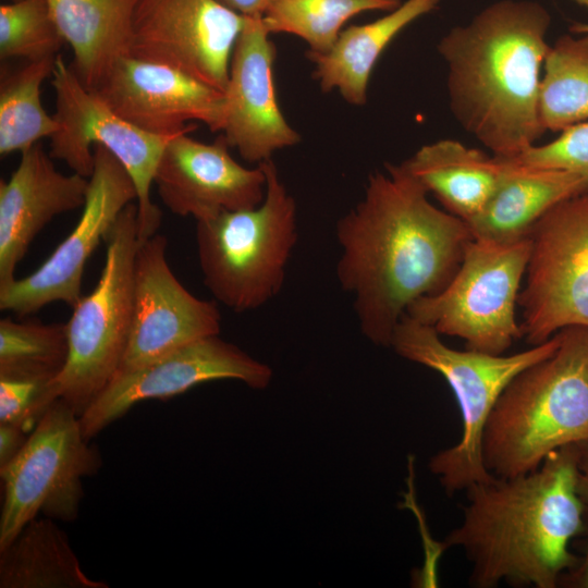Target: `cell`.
<instances>
[{
	"mask_svg": "<svg viewBox=\"0 0 588 588\" xmlns=\"http://www.w3.org/2000/svg\"><path fill=\"white\" fill-rule=\"evenodd\" d=\"M400 0H272L262 14L269 34L302 38L308 52L323 54L338 40L343 25L366 11H392Z\"/></svg>",
	"mask_w": 588,
	"mask_h": 588,
	"instance_id": "4316f807",
	"label": "cell"
},
{
	"mask_svg": "<svg viewBox=\"0 0 588 588\" xmlns=\"http://www.w3.org/2000/svg\"><path fill=\"white\" fill-rule=\"evenodd\" d=\"M138 128L159 136L193 132L194 121L211 132L225 122L224 91L174 68L120 57L91 90Z\"/></svg>",
	"mask_w": 588,
	"mask_h": 588,
	"instance_id": "2e32d148",
	"label": "cell"
},
{
	"mask_svg": "<svg viewBox=\"0 0 588 588\" xmlns=\"http://www.w3.org/2000/svg\"><path fill=\"white\" fill-rule=\"evenodd\" d=\"M560 332L548 341L512 355H493L448 346L430 326L404 314L390 347L413 363L440 373L454 393L462 418L460 441L436 453L429 462L448 494L491 480L482 460L487 419L509 382L528 366L550 356L559 346Z\"/></svg>",
	"mask_w": 588,
	"mask_h": 588,
	"instance_id": "8992f818",
	"label": "cell"
},
{
	"mask_svg": "<svg viewBox=\"0 0 588 588\" xmlns=\"http://www.w3.org/2000/svg\"><path fill=\"white\" fill-rule=\"evenodd\" d=\"M56 58L28 61L22 69L2 75L0 86V154L25 151L59 125L41 103L40 87L52 76Z\"/></svg>",
	"mask_w": 588,
	"mask_h": 588,
	"instance_id": "484cf974",
	"label": "cell"
},
{
	"mask_svg": "<svg viewBox=\"0 0 588 588\" xmlns=\"http://www.w3.org/2000/svg\"><path fill=\"white\" fill-rule=\"evenodd\" d=\"M94 171L83 212L72 232L33 273L0 290V309L24 317L62 302L74 307L82 297L86 262L119 217L137 200L135 185L119 160L94 146Z\"/></svg>",
	"mask_w": 588,
	"mask_h": 588,
	"instance_id": "4fadbf2b",
	"label": "cell"
},
{
	"mask_svg": "<svg viewBox=\"0 0 588 588\" xmlns=\"http://www.w3.org/2000/svg\"><path fill=\"white\" fill-rule=\"evenodd\" d=\"M573 1L588 9V0H573Z\"/></svg>",
	"mask_w": 588,
	"mask_h": 588,
	"instance_id": "8d00e7d4",
	"label": "cell"
},
{
	"mask_svg": "<svg viewBox=\"0 0 588 588\" xmlns=\"http://www.w3.org/2000/svg\"><path fill=\"white\" fill-rule=\"evenodd\" d=\"M440 0H406L384 16L343 29L330 51L306 52L323 93L334 89L348 103L363 106L372 70L388 45L407 25L437 8Z\"/></svg>",
	"mask_w": 588,
	"mask_h": 588,
	"instance_id": "44dd1931",
	"label": "cell"
},
{
	"mask_svg": "<svg viewBox=\"0 0 588 588\" xmlns=\"http://www.w3.org/2000/svg\"><path fill=\"white\" fill-rule=\"evenodd\" d=\"M226 8L245 16L262 15L272 0H218Z\"/></svg>",
	"mask_w": 588,
	"mask_h": 588,
	"instance_id": "e575fe53",
	"label": "cell"
},
{
	"mask_svg": "<svg viewBox=\"0 0 588 588\" xmlns=\"http://www.w3.org/2000/svg\"><path fill=\"white\" fill-rule=\"evenodd\" d=\"M584 532L587 534L584 555L579 558L575 566L561 576L559 586L588 588V511L586 513V528Z\"/></svg>",
	"mask_w": 588,
	"mask_h": 588,
	"instance_id": "d6a6232c",
	"label": "cell"
},
{
	"mask_svg": "<svg viewBox=\"0 0 588 588\" xmlns=\"http://www.w3.org/2000/svg\"><path fill=\"white\" fill-rule=\"evenodd\" d=\"M266 193L255 208L197 220L195 240L205 286L225 307L257 309L281 291L297 242V206L272 159L259 163Z\"/></svg>",
	"mask_w": 588,
	"mask_h": 588,
	"instance_id": "5b68a950",
	"label": "cell"
},
{
	"mask_svg": "<svg viewBox=\"0 0 588 588\" xmlns=\"http://www.w3.org/2000/svg\"><path fill=\"white\" fill-rule=\"evenodd\" d=\"M229 148L222 134L212 143L194 139L188 132L174 135L154 176L163 205L172 213L191 216L195 221L259 206L266 193L264 169L240 164Z\"/></svg>",
	"mask_w": 588,
	"mask_h": 588,
	"instance_id": "e0dca14e",
	"label": "cell"
},
{
	"mask_svg": "<svg viewBox=\"0 0 588 588\" xmlns=\"http://www.w3.org/2000/svg\"><path fill=\"white\" fill-rule=\"evenodd\" d=\"M57 373L0 371V424H13L30 433L60 399Z\"/></svg>",
	"mask_w": 588,
	"mask_h": 588,
	"instance_id": "f546056e",
	"label": "cell"
},
{
	"mask_svg": "<svg viewBox=\"0 0 588 588\" xmlns=\"http://www.w3.org/2000/svg\"><path fill=\"white\" fill-rule=\"evenodd\" d=\"M82 432L79 417L58 399L20 453L0 467L3 503L0 550L38 514L71 523L84 497L83 478L101 468L99 450Z\"/></svg>",
	"mask_w": 588,
	"mask_h": 588,
	"instance_id": "9c48e42d",
	"label": "cell"
},
{
	"mask_svg": "<svg viewBox=\"0 0 588 588\" xmlns=\"http://www.w3.org/2000/svg\"><path fill=\"white\" fill-rule=\"evenodd\" d=\"M29 433L13 424H0V467L12 461L25 445Z\"/></svg>",
	"mask_w": 588,
	"mask_h": 588,
	"instance_id": "1f68e13d",
	"label": "cell"
},
{
	"mask_svg": "<svg viewBox=\"0 0 588 588\" xmlns=\"http://www.w3.org/2000/svg\"><path fill=\"white\" fill-rule=\"evenodd\" d=\"M89 177L59 172L38 143L22 152L10 179L0 181V290L15 278L37 234L57 216L83 207Z\"/></svg>",
	"mask_w": 588,
	"mask_h": 588,
	"instance_id": "d6986e66",
	"label": "cell"
},
{
	"mask_svg": "<svg viewBox=\"0 0 588 588\" xmlns=\"http://www.w3.org/2000/svg\"><path fill=\"white\" fill-rule=\"evenodd\" d=\"M10 1L15 2V1H20V0H10Z\"/></svg>",
	"mask_w": 588,
	"mask_h": 588,
	"instance_id": "74e56055",
	"label": "cell"
},
{
	"mask_svg": "<svg viewBox=\"0 0 588 588\" xmlns=\"http://www.w3.org/2000/svg\"><path fill=\"white\" fill-rule=\"evenodd\" d=\"M138 208L128 204L106 235L105 265L95 289L82 295L65 323L69 356L56 382L81 417L117 375L133 318V270L139 244Z\"/></svg>",
	"mask_w": 588,
	"mask_h": 588,
	"instance_id": "52a82bcc",
	"label": "cell"
},
{
	"mask_svg": "<svg viewBox=\"0 0 588 588\" xmlns=\"http://www.w3.org/2000/svg\"><path fill=\"white\" fill-rule=\"evenodd\" d=\"M559 332L558 348L517 373L487 419L482 460L495 477L527 474L551 452L588 440V329Z\"/></svg>",
	"mask_w": 588,
	"mask_h": 588,
	"instance_id": "277c9868",
	"label": "cell"
},
{
	"mask_svg": "<svg viewBox=\"0 0 588 588\" xmlns=\"http://www.w3.org/2000/svg\"><path fill=\"white\" fill-rule=\"evenodd\" d=\"M51 16L73 51L70 64L94 90L112 64L128 54L131 0H47Z\"/></svg>",
	"mask_w": 588,
	"mask_h": 588,
	"instance_id": "603a6c76",
	"label": "cell"
},
{
	"mask_svg": "<svg viewBox=\"0 0 588 588\" xmlns=\"http://www.w3.org/2000/svg\"><path fill=\"white\" fill-rule=\"evenodd\" d=\"M400 164L369 174L363 199L336 223V275L354 295L364 336L389 346L407 307L442 291L473 240L465 221L429 200Z\"/></svg>",
	"mask_w": 588,
	"mask_h": 588,
	"instance_id": "6da1fadb",
	"label": "cell"
},
{
	"mask_svg": "<svg viewBox=\"0 0 588 588\" xmlns=\"http://www.w3.org/2000/svg\"><path fill=\"white\" fill-rule=\"evenodd\" d=\"M562 35L550 46L539 88V117L544 131L588 121V33Z\"/></svg>",
	"mask_w": 588,
	"mask_h": 588,
	"instance_id": "d4e9b609",
	"label": "cell"
},
{
	"mask_svg": "<svg viewBox=\"0 0 588 588\" xmlns=\"http://www.w3.org/2000/svg\"><path fill=\"white\" fill-rule=\"evenodd\" d=\"M571 33L573 34H584L588 33V23L574 22L569 27Z\"/></svg>",
	"mask_w": 588,
	"mask_h": 588,
	"instance_id": "d590c367",
	"label": "cell"
},
{
	"mask_svg": "<svg viewBox=\"0 0 588 588\" xmlns=\"http://www.w3.org/2000/svg\"><path fill=\"white\" fill-rule=\"evenodd\" d=\"M444 209L467 222L485 206L503 170V161L455 139L421 146L401 163Z\"/></svg>",
	"mask_w": 588,
	"mask_h": 588,
	"instance_id": "7402d4cb",
	"label": "cell"
},
{
	"mask_svg": "<svg viewBox=\"0 0 588 588\" xmlns=\"http://www.w3.org/2000/svg\"><path fill=\"white\" fill-rule=\"evenodd\" d=\"M69 356L65 323L0 320V371L23 370L59 375Z\"/></svg>",
	"mask_w": 588,
	"mask_h": 588,
	"instance_id": "83f0119b",
	"label": "cell"
},
{
	"mask_svg": "<svg viewBox=\"0 0 588 588\" xmlns=\"http://www.w3.org/2000/svg\"><path fill=\"white\" fill-rule=\"evenodd\" d=\"M47 0H20L0 7V56L39 61L54 58L64 44Z\"/></svg>",
	"mask_w": 588,
	"mask_h": 588,
	"instance_id": "f1b7e54d",
	"label": "cell"
},
{
	"mask_svg": "<svg viewBox=\"0 0 588 588\" xmlns=\"http://www.w3.org/2000/svg\"><path fill=\"white\" fill-rule=\"evenodd\" d=\"M161 234L139 241L133 270V318L118 370L150 363L185 344L217 335L221 315L215 302L188 292L172 272Z\"/></svg>",
	"mask_w": 588,
	"mask_h": 588,
	"instance_id": "9a60e30c",
	"label": "cell"
},
{
	"mask_svg": "<svg viewBox=\"0 0 588 588\" xmlns=\"http://www.w3.org/2000/svg\"><path fill=\"white\" fill-rule=\"evenodd\" d=\"M272 369L219 334L198 339L143 366L119 371L79 417L90 440L135 404L166 400L200 383L236 379L252 389H266Z\"/></svg>",
	"mask_w": 588,
	"mask_h": 588,
	"instance_id": "5bb4252c",
	"label": "cell"
},
{
	"mask_svg": "<svg viewBox=\"0 0 588 588\" xmlns=\"http://www.w3.org/2000/svg\"><path fill=\"white\" fill-rule=\"evenodd\" d=\"M528 238L517 301L523 338L538 345L566 328L588 329V192L552 207Z\"/></svg>",
	"mask_w": 588,
	"mask_h": 588,
	"instance_id": "8fae6325",
	"label": "cell"
},
{
	"mask_svg": "<svg viewBox=\"0 0 588 588\" xmlns=\"http://www.w3.org/2000/svg\"><path fill=\"white\" fill-rule=\"evenodd\" d=\"M500 159L503 170L493 192L482 209L466 222L475 240L514 243L528 238L534 225L552 207L587 192L585 181L571 171Z\"/></svg>",
	"mask_w": 588,
	"mask_h": 588,
	"instance_id": "ffe728a7",
	"label": "cell"
},
{
	"mask_svg": "<svg viewBox=\"0 0 588 588\" xmlns=\"http://www.w3.org/2000/svg\"><path fill=\"white\" fill-rule=\"evenodd\" d=\"M577 446V492L588 511V440Z\"/></svg>",
	"mask_w": 588,
	"mask_h": 588,
	"instance_id": "836d02e7",
	"label": "cell"
},
{
	"mask_svg": "<svg viewBox=\"0 0 588 588\" xmlns=\"http://www.w3.org/2000/svg\"><path fill=\"white\" fill-rule=\"evenodd\" d=\"M51 77L56 95L53 117L59 130L50 137V157L65 162L74 173L90 177L94 146L108 149L135 185L139 240L152 236L162 213L152 203L150 189L160 157L173 136L150 134L124 120L82 84L60 54Z\"/></svg>",
	"mask_w": 588,
	"mask_h": 588,
	"instance_id": "30bf717a",
	"label": "cell"
},
{
	"mask_svg": "<svg viewBox=\"0 0 588 588\" xmlns=\"http://www.w3.org/2000/svg\"><path fill=\"white\" fill-rule=\"evenodd\" d=\"M264 26L262 15L246 16L229 66L224 89L225 122L222 135L231 148L250 163L301 142L278 103L273 82L277 48Z\"/></svg>",
	"mask_w": 588,
	"mask_h": 588,
	"instance_id": "ac0fdd59",
	"label": "cell"
},
{
	"mask_svg": "<svg viewBox=\"0 0 588 588\" xmlns=\"http://www.w3.org/2000/svg\"><path fill=\"white\" fill-rule=\"evenodd\" d=\"M529 257V238L494 243L473 238L449 284L414 301L406 315L468 350L504 354L523 338L515 316Z\"/></svg>",
	"mask_w": 588,
	"mask_h": 588,
	"instance_id": "ba28073f",
	"label": "cell"
},
{
	"mask_svg": "<svg viewBox=\"0 0 588 588\" xmlns=\"http://www.w3.org/2000/svg\"><path fill=\"white\" fill-rule=\"evenodd\" d=\"M550 24L539 2L501 0L438 44L448 65L451 112L497 157L514 158L546 133L539 88Z\"/></svg>",
	"mask_w": 588,
	"mask_h": 588,
	"instance_id": "3957f363",
	"label": "cell"
},
{
	"mask_svg": "<svg viewBox=\"0 0 588 588\" xmlns=\"http://www.w3.org/2000/svg\"><path fill=\"white\" fill-rule=\"evenodd\" d=\"M507 160L528 167L571 171L585 181L588 192V121L572 125L560 132L555 139L535 145Z\"/></svg>",
	"mask_w": 588,
	"mask_h": 588,
	"instance_id": "4dcf8cb0",
	"label": "cell"
},
{
	"mask_svg": "<svg viewBox=\"0 0 588 588\" xmlns=\"http://www.w3.org/2000/svg\"><path fill=\"white\" fill-rule=\"evenodd\" d=\"M245 22L218 0H131L128 56L224 91Z\"/></svg>",
	"mask_w": 588,
	"mask_h": 588,
	"instance_id": "7c38bea8",
	"label": "cell"
},
{
	"mask_svg": "<svg viewBox=\"0 0 588 588\" xmlns=\"http://www.w3.org/2000/svg\"><path fill=\"white\" fill-rule=\"evenodd\" d=\"M466 497L445 543L464 551L470 586L555 588L577 564L571 541L584 534L587 509L577 492L576 443L527 474L475 483Z\"/></svg>",
	"mask_w": 588,
	"mask_h": 588,
	"instance_id": "7a4b0ae2",
	"label": "cell"
},
{
	"mask_svg": "<svg viewBox=\"0 0 588 588\" xmlns=\"http://www.w3.org/2000/svg\"><path fill=\"white\" fill-rule=\"evenodd\" d=\"M82 569L68 535L45 517L26 524L0 550V588H108Z\"/></svg>",
	"mask_w": 588,
	"mask_h": 588,
	"instance_id": "cb8c5ba5",
	"label": "cell"
}]
</instances>
